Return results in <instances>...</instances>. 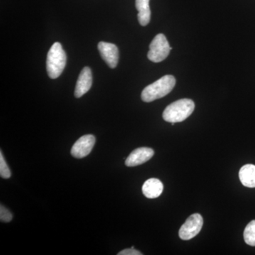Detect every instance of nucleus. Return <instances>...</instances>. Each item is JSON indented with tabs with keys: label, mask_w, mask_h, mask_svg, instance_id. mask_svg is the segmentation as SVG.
<instances>
[{
	"label": "nucleus",
	"mask_w": 255,
	"mask_h": 255,
	"mask_svg": "<svg viewBox=\"0 0 255 255\" xmlns=\"http://www.w3.org/2000/svg\"><path fill=\"white\" fill-rule=\"evenodd\" d=\"M92 85V74L91 69L85 67L82 69L79 75L75 87V96L77 98H80L90 90Z\"/></svg>",
	"instance_id": "obj_9"
},
{
	"label": "nucleus",
	"mask_w": 255,
	"mask_h": 255,
	"mask_svg": "<svg viewBox=\"0 0 255 255\" xmlns=\"http://www.w3.org/2000/svg\"><path fill=\"white\" fill-rule=\"evenodd\" d=\"M140 252L136 251L134 248H130V249H125L120 253H118V255H142Z\"/></svg>",
	"instance_id": "obj_16"
},
{
	"label": "nucleus",
	"mask_w": 255,
	"mask_h": 255,
	"mask_svg": "<svg viewBox=\"0 0 255 255\" xmlns=\"http://www.w3.org/2000/svg\"><path fill=\"white\" fill-rule=\"evenodd\" d=\"M98 50L102 59L110 68H115L117 66L119 59L118 47L113 43L101 41L98 44Z\"/></svg>",
	"instance_id": "obj_7"
},
{
	"label": "nucleus",
	"mask_w": 255,
	"mask_h": 255,
	"mask_svg": "<svg viewBox=\"0 0 255 255\" xmlns=\"http://www.w3.org/2000/svg\"><path fill=\"white\" fill-rule=\"evenodd\" d=\"M154 150L150 147H139L132 151L126 160L127 167H135L150 160L154 155Z\"/></svg>",
	"instance_id": "obj_8"
},
{
	"label": "nucleus",
	"mask_w": 255,
	"mask_h": 255,
	"mask_svg": "<svg viewBox=\"0 0 255 255\" xmlns=\"http://www.w3.org/2000/svg\"><path fill=\"white\" fill-rule=\"evenodd\" d=\"M67 56L61 44L55 43L47 55L46 70L48 76L51 79L59 78L66 65Z\"/></svg>",
	"instance_id": "obj_3"
},
{
	"label": "nucleus",
	"mask_w": 255,
	"mask_h": 255,
	"mask_svg": "<svg viewBox=\"0 0 255 255\" xmlns=\"http://www.w3.org/2000/svg\"><path fill=\"white\" fill-rule=\"evenodd\" d=\"M195 104L189 99H182L170 104L164 110L162 117L169 123L184 122L194 112Z\"/></svg>",
	"instance_id": "obj_2"
},
{
	"label": "nucleus",
	"mask_w": 255,
	"mask_h": 255,
	"mask_svg": "<svg viewBox=\"0 0 255 255\" xmlns=\"http://www.w3.org/2000/svg\"><path fill=\"white\" fill-rule=\"evenodd\" d=\"M150 0H135V7L138 11L137 19L142 26H147L150 21Z\"/></svg>",
	"instance_id": "obj_11"
},
{
	"label": "nucleus",
	"mask_w": 255,
	"mask_h": 255,
	"mask_svg": "<svg viewBox=\"0 0 255 255\" xmlns=\"http://www.w3.org/2000/svg\"><path fill=\"white\" fill-rule=\"evenodd\" d=\"M176 80L172 75H164L158 80L148 85L142 90L141 99L143 102H153L168 95L175 86Z\"/></svg>",
	"instance_id": "obj_1"
},
{
	"label": "nucleus",
	"mask_w": 255,
	"mask_h": 255,
	"mask_svg": "<svg viewBox=\"0 0 255 255\" xmlns=\"http://www.w3.org/2000/svg\"><path fill=\"white\" fill-rule=\"evenodd\" d=\"M202 216L199 214L191 215L182 225L179 231V238L183 241H189L200 233L203 227Z\"/></svg>",
	"instance_id": "obj_5"
},
{
	"label": "nucleus",
	"mask_w": 255,
	"mask_h": 255,
	"mask_svg": "<svg viewBox=\"0 0 255 255\" xmlns=\"http://www.w3.org/2000/svg\"><path fill=\"white\" fill-rule=\"evenodd\" d=\"M240 180L243 186L248 188L255 187V165L248 164L240 169Z\"/></svg>",
	"instance_id": "obj_12"
},
{
	"label": "nucleus",
	"mask_w": 255,
	"mask_h": 255,
	"mask_svg": "<svg viewBox=\"0 0 255 255\" xmlns=\"http://www.w3.org/2000/svg\"><path fill=\"white\" fill-rule=\"evenodd\" d=\"M13 216L9 210L6 209L4 206L1 205L0 207V221L1 222L9 223L12 220Z\"/></svg>",
	"instance_id": "obj_15"
},
{
	"label": "nucleus",
	"mask_w": 255,
	"mask_h": 255,
	"mask_svg": "<svg viewBox=\"0 0 255 255\" xmlns=\"http://www.w3.org/2000/svg\"><path fill=\"white\" fill-rule=\"evenodd\" d=\"M244 240L248 246L255 247V220L246 226L244 231Z\"/></svg>",
	"instance_id": "obj_13"
},
{
	"label": "nucleus",
	"mask_w": 255,
	"mask_h": 255,
	"mask_svg": "<svg viewBox=\"0 0 255 255\" xmlns=\"http://www.w3.org/2000/svg\"><path fill=\"white\" fill-rule=\"evenodd\" d=\"M163 189V184L160 180L156 178H151L144 183L142 191L145 197L155 199L162 194Z\"/></svg>",
	"instance_id": "obj_10"
},
{
	"label": "nucleus",
	"mask_w": 255,
	"mask_h": 255,
	"mask_svg": "<svg viewBox=\"0 0 255 255\" xmlns=\"http://www.w3.org/2000/svg\"><path fill=\"white\" fill-rule=\"evenodd\" d=\"M96 141L93 135H85L78 139L71 149V155L75 158H83L91 152Z\"/></svg>",
	"instance_id": "obj_6"
},
{
	"label": "nucleus",
	"mask_w": 255,
	"mask_h": 255,
	"mask_svg": "<svg viewBox=\"0 0 255 255\" xmlns=\"http://www.w3.org/2000/svg\"><path fill=\"white\" fill-rule=\"evenodd\" d=\"M0 176L3 179H9L11 177V171L5 161L2 152H0Z\"/></svg>",
	"instance_id": "obj_14"
},
{
	"label": "nucleus",
	"mask_w": 255,
	"mask_h": 255,
	"mask_svg": "<svg viewBox=\"0 0 255 255\" xmlns=\"http://www.w3.org/2000/svg\"><path fill=\"white\" fill-rule=\"evenodd\" d=\"M147 58L153 63H160L167 58L172 50L167 38L159 33L153 38L150 44Z\"/></svg>",
	"instance_id": "obj_4"
}]
</instances>
